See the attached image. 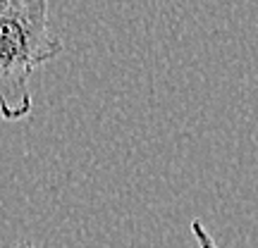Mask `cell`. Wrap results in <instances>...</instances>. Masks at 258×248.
I'll return each instance as SVG.
<instances>
[{"mask_svg": "<svg viewBox=\"0 0 258 248\" xmlns=\"http://www.w3.org/2000/svg\"><path fill=\"white\" fill-rule=\"evenodd\" d=\"M191 234H194V241H196V248H220L215 243L208 229H206V224L201 220H194L191 222Z\"/></svg>", "mask_w": 258, "mask_h": 248, "instance_id": "2", "label": "cell"}, {"mask_svg": "<svg viewBox=\"0 0 258 248\" xmlns=\"http://www.w3.org/2000/svg\"><path fill=\"white\" fill-rule=\"evenodd\" d=\"M62 50L48 0H0V120L17 122L31 112V76Z\"/></svg>", "mask_w": 258, "mask_h": 248, "instance_id": "1", "label": "cell"}, {"mask_svg": "<svg viewBox=\"0 0 258 248\" xmlns=\"http://www.w3.org/2000/svg\"><path fill=\"white\" fill-rule=\"evenodd\" d=\"M19 248H34V246H31V243H24V246H19Z\"/></svg>", "mask_w": 258, "mask_h": 248, "instance_id": "3", "label": "cell"}]
</instances>
